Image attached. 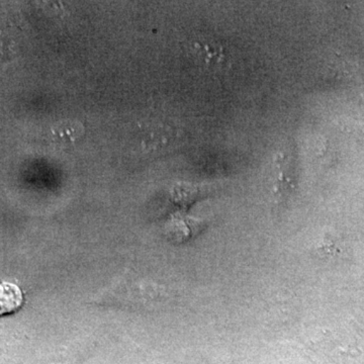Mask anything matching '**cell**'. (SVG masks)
<instances>
[{
  "mask_svg": "<svg viewBox=\"0 0 364 364\" xmlns=\"http://www.w3.org/2000/svg\"><path fill=\"white\" fill-rule=\"evenodd\" d=\"M81 134H82L81 124L69 122V123L57 124L53 132V136H54L55 142L70 143L76 138H79Z\"/></svg>",
  "mask_w": 364,
  "mask_h": 364,
  "instance_id": "obj_2",
  "label": "cell"
},
{
  "mask_svg": "<svg viewBox=\"0 0 364 364\" xmlns=\"http://www.w3.org/2000/svg\"><path fill=\"white\" fill-rule=\"evenodd\" d=\"M25 303V296L18 284L0 282V318L18 312Z\"/></svg>",
  "mask_w": 364,
  "mask_h": 364,
  "instance_id": "obj_1",
  "label": "cell"
}]
</instances>
